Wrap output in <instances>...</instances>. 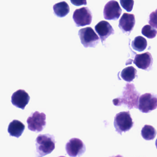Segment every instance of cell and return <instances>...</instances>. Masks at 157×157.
I'll use <instances>...</instances> for the list:
<instances>
[{
    "label": "cell",
    "mask_w": 157,
    "mask_h": 157,
    "mask_svg": "<svg viewBox=\"0 0 157 157\" xmlns=\"http://www.w3.org/2000/svg\"><path fill=\"white\" fill-rule=\"evenodd\" d=\"M78 35L85 48H95L99 42V37L92 28L81 29L79 30Z\"/></svg>",
    "instance_id": "4"
},
{
    "label": "cell",
    "mask_w": 157,
    "mask_h": 157,
    "mask_svg": "<svg viewBox=\"0 0 157 157\" xmlns=\"http://www.w3.org/2000/svg\"><path fill=\"white\" fill-rule=\"evenodd\" d=\"M122 11V10L118 2L112 0L105 6L103 11L104 18L107 20H117L120 18Z\"/></svg>",
    "instance_id": "9"
},
{
    "label": "cell",
    "mask_w": 157,
    "mask_h": 157,
    "mask_svg": "<svg viewBox=\"0 0 157 157\" xmlns=\"http://www.w3.org/2000/svg\"><path fill=\"white\" fill-rule=\"evenodd\" d=\"M157 98L151 93L142 95L138 102V109L144 113H148L157 108Z\"/></svg>",
    "instance_id": "8"
},
{
    "label": "cell",
    "mask_w": 157,
    "mask_h": 157,
    "mask_svg": "<svg viewBox=\"0 0 157 157\" xmlns=\"http://www.w3.org/2000/svg\"><path fill=\"white\" fill-rule=\"evenodd\" d=\"M123 91V96L121 99H115L113 100L114 105L118 106L119 103H124L127 105L129 109L137 108L138 99L140 94L138 93L135 88L133 84H127Z\"/></svg>",
    "instance_id": "2"
},
{
    "label": "cell",
    "mask_w": 157,
    "mask_h": 157,
    "mask_svg": "<svg viewBox=\"0 0 157 157\" xmlns=\"http://www.w3.org/2000/svg\"><path fill=\"white\" fill-rule=\"evenodd\" d=\"M46 114L43 113H32L27 120L29 130L36 132H41L46 126Z\"/></svg>",
    "instance_id": "5"
},
{
    "label": "cell",
    "mask_w": 157,
    "mask_h": 157,
    "mask_svg": "<svg viewBox=\"0 0 157 157\" xmlns=\"http://www.w3.org/2000/svg\"><path fill=\"white\" fill-rule=\"evenodd\" d=\"M38 157H42L51 154L55 148L54 137L49 134L39 135L36 140Z\"/></svg>",
    "instance_id": "1"
},
{
    "label": "cell",
    "mask_w": 157,
    "mask_h": 157,
    "mask_svg": "<svg viewBox=\"0 0 157 157\" xmlns=\"http://www.w3.org/2000/svg\"><path fill=\"white\" fill-rule=\"evenodd\" d=\"M134 122L129 111L117 113L114 118V126L120 134L129 131L133 126Z\"/></svg>",
    "instance_id": "3"
},
{
    "label": "cell",
    "mask_w": 157,
    "mask_h": 157,
    "mask_svg": "<svg viewBox=\"0 0 157 157\" xmlns=\"http://www.w3.org/2000/svg\"><path fill=\"white\" fill-rule=\"evenodd\" d=\"M121 6L128 12H131L133 8L134 1V0H120Z\"/></svg>",
    "instance_id": "20"
},
{
    "label": "cell",
    "mask_w": 157,
    "mask_h": 157,
    "mask_svg": "<svg viewBox=\"0 0 157 157\" xmlns=\"http://www.w3.org/2000/svg\"><path fill=\"white\" fill-rule=\"evenodd\" d=\"M30 99L27 92L24 90L19 89L14 92L11 97V102L17 108L24 110Z\"/></svg>",
    "instance_id": "10"
},
{
    "label": "cell",
    "mask_w": 157,
    "mask_h": 157,
    "mask_svg": "<svg viewBox=\"0 0 157 157\" xmlns=\"http://www.w3.org/2000/svg\"><path fill=\"white\" fill-rule=\"evenodd\" d=\"M147 43L146 39L141 36L136 37L132 42L133 48L138 52L144 51L147 47Z\"/></svg>",
    "instance_id": "18"
},
{
    "label": "cell",
    "mask_w": 157,
    "mask_h": 157,
    "mask_svg": "<svg viewBox=\"0 0 157 157\" xmlns=\"http://www.w3.org/2000/svg\"><path fill=\"white\" fill-rule=\"evenodd\" d=\"M71 3L76 6H80L82 5H86V0H70Z\"/></svg>",
    "instance_id": "21"
},
{
    "label": "cell",
    "mask_w": 157,
    "mask_h": 157,
    "mask_svg": "<svg viewBox=\"0 0 157 157\" xmlns=\"http://www.w3.org/2000/svg\"><path fill=\"white\" fill-rule=\"evenodd\" d=\"M95 30L100 37L102 42L110 36L114 34V30L110 24L106 21H101L95 26Z\"/></svg>",
    "instance_id": "13"
},
{
    "label": "cell",
    "mask_w": 157,
    "mask_h": 157,
    "mask_svg": "<svg viewBox=\"0 0 157 157\" xmlns=\"http://www.w3.org/2000/svg\"><path fill=\"white\" fill-rule=\"evenodd\" d=\"M65 149L68 155L72 157L82 156L86 151L84 144L80 139L73 138L70 139L65 146Z\"/></svg>",
    "instance_id": "7"
},
{
    "label": "cell",
    "mask_w": 157,
    "mask_h": 157,
    "mask_svg": "<svg viewBox=\"0 0 157 157\" xmlns=\"http://www.w3.org/2000/svg\"><path fill=\"white\" fill-rule=\"evenodd\" d=\"M111 157H123L121 155H119L116 156Z\"/></svg>",
    "instance_id": "22"
},
{
    "label": "cell",
    "mask_w": 157,
    "mask_h": 157,
    "mask_svg": "<svg viewBox=\"0 0 157 157\" xmlns=\"http://www.w3.org/2000/svg\"><path fill=\"white\" fill-rule=\"evenodd\" d=\"M53 12L58 17H63L70 12V7L65 2H60L55 4L53 6Z\"/></svg>",
    "instance_id": "15"
},
{
    "label": "cell",
    "mask_w": 157,
    "mask_h": 157,
    "mask_svg": "<svg viewBox=\"0 0 157 157\" xmlns=\"http://www.w3.org/2000/svg\"><path fill=\"white\" fill-rule=\"evenodd\" d=\"M156 134V131L155 128L151 125L147 124L144 125L141 131L142 136L145 140L147 141L154 140Z\"/></svg>",
    "instance_id": "17"
},
{
    "label": "cell",
    "mask_w": 157,
    "mask_h": 157,
    "mask_svg": "<svg viewBox=\"0 0 157 157\" xmlns=\"http://www.w3.org/2000/svg\"><path fill=\"white\" fill-rule=\"evenodd\" d=\"M65 157V156H60V157Z\"/></svg>",
    "instance_id": "23"
},
{
    "label": "cell",
    "mask_w": 157,
    "mask_h": 157,
    "mask_svg": "<svg viewBox=\"0 0 157 157\" xmlns=\"http://www.w3.org/2000/svg\"><path fill=\"white\" fill-rule=\"evenodd\" d=\"M142 33L147 38L153 39L156 36L157 30L150 25H146L142 29Z\"/></svg>",
    "instance_id": "19"
},
{
    "label": "cell",
    "mask_w": 157,
    "mask_h": 157,
    "mask_svg": "<svg viewBox=\"0 0 157 157\" xmlns=\"http://www.w3.org/2000/svg\"><path fill=\"white\" fill-rule=\"evenodd\" d=\"M135 24V17L133 14L124 13L119 21V26L124 33L130 35Z\"/></svg>",
    "instance_id": "11"
},
{
    "label": "cell",
    "mask_w": 157,
    "mask_h": 157,
    "mask_svg": "<svg viewBox=\"0 0 157 157\" xmlns=\"http://www.w3.org/2000/svg\"><path fill=\"white\" fill-rule=\"evenodd\" d=\"M136 73L137 71L136 69L133 66H130L124 69L121 73L120 75L124 80L130 82H131L135 78Z\"/></svg>",
    "instance_id": "16"
},
{
    "label": "cell",
    "mask_w": 157,
    "mask_h": 157,
    "mask_svg": "<svg viewBox=\"0 0 157 157\" xmlns=\"http://www.w3.org/2000/svg\"><path fill=\"white\" fill-rule=\"evenodd\" d=\"M153 63L152 55L148 52L136 54L134 60V63L138 68L147 71H149L152 68Z\"/></svg>",
    "instance_id": "12"
},
{
    "label": "cell",
    "mask_w": 157,
    "mask_h": 157,
    "mask_svg": "<svg viewBox=\"0 0 157 157\" xmlns=\"http://www.w3.org/2000/svg\"><path fill=\"white\" fill-rule=\"evenodd\" d=\"M25 129V125L18 120H14L8 125L7 131L11 136L18 138L22 135Z\"/></svg>",
    "instance_id": "14"
},
{
    "label": "cell",
    "mask_w": 157,
    "mask_h": 157,
    "mask_svg": "<svg viewBox=\"0 0 157 157\" xmlns=\"http://www.w3.org/2000/svg\"><path fill=\"white\" fill-rule=\"evenodd\" d=\"M92 13L87 7L76 9L73 15V19L77 27L90 25L92 23Z\"/></svg>",
    "instance_id": "6"
}]
</instances>
